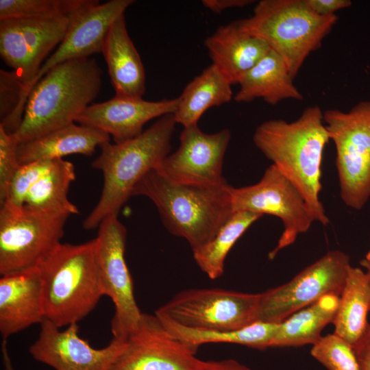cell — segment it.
Segmentation results:
<instances>
[{"label": "cell", "instance_id": "obj_1", "mask_svg": "<svg viewBox=\"0 0 370 370\" xmlns=\"http://www.w3.org/2000/svg\"><path fill=\"white\" fill-rule=\"evenodd\" d=\"M330 140L318 106L306 108L293 122L272 119L254 134L256 147L299 191L315 221L329 223L319 199L323 151Z\"/></svg>", "mask_w": 370, "mask_h": 370}, {"label": "cell", "instance_id": "obj_2", "mask_svg": "<svg viewBox=\"0 0 370 370\" xmlns=\"http://www.w3.org/2000/svg\"><path fill=\"white\" fill-rule=\"evenodd\" d=\"M232 188L226 181L212 186L175 183L153 169L136 184L132 195L148 197L167 230L186 239L194 251L211 241L234 213Z\"/></svg>", "mask_w": 370, "mask_h": 370}, {"label": "cell", "instance_id": "obj_3", "mask_svg": "<svg viewBox=\"0 0 370 370\" xmlns=\"http://www.w3.org/2000/svg\"><path fill=\"white\" fill-rule=\"evenodd\" d=\"M175 124L173 114H166L132 139L99 147L100 154L92 167L102 172L103 186L97 204L83 222L85 230L98 227L110 214L118 215L136 184L169 155Z\"/></svg>", "mask_w": 370, "mask_h": 370}, {"label": "cell", "instance_id": "obj_4", "mask_svg": "<svg viewBox=\"0 0 370 370\" xmlns=\"http://www.w3.org/2000/svg\"><path fill=\"white\" fill-rule=\"evenodd\" d=\"M103 72L94 59L60 64L34 86L21 123L12 135L18 144L75 123L99 95Z\"/></svg>", "mask_w": 370, "mask_h": 370}, {"label": "cell", "instance_id": "obj_5", "mask_svg": "<svg viewBox=\"0 0 370 370\" xmlns=\"http://www.w3.org/2000/svg\"><path fill=\"white\" fill-rule=\"evenodd\" d=\"M38 267L45 319L60 328L77 323L103 296L95 238L82 244L61 243Z\"/></svg>", "mask_w": 370, "mask_h": 370}, {"label": "cell", "instance_id": "obj_6", "mask_svg": "<svg viewBox=\"0 0 370 370\" xmlns=\"http://www.w3.org/2000/svg\"><path fill=\"white\" fill-rule=\"evenodd\" d=\"M337 19L335 14L317 15L304 0H262L250 17L236 23L242 31L265 42L283 59L295 78Z\"/></svg>", "mask_w": 370, "mask_h": 370}, {"label": "cell", "instance_id": "obj_7", "mask_svg": "<svg viewBox=\"0 0 370 370\" xmlns=\"http://www.w3.org/2000/svg\"><path fill=\"white\" fill-rule=\"evenodd\" d=\"M323 121L336 147L341 199L360 210L370 198V101H360L347 112L328 110Z\"/></svg>", "mask_w": 370, "mask_h": 370}, {"label": "cell", "instance_id": "obj_8", "mask_svg": "<svg viewBox=\"0 0 370 370\" xmlns=\"http://www.w3.org/2000/svg\"><path fill=\"white\" fill-rule=\"evenodd\" d=\"M260 297L223 288H190L175 294L154 314L190 330L233 331L258 321Z\"/></svg>", "mask_w": 370, "mask_h": 370}, {"label": "cell", "instance_id": "obj_9", "mask_svg": "<svg viewBox=\"0 0 370 370\" xmlns=\"http://www.w3.org/2000/svg\"><path fill=\"white\" fill-rule=\"evenodd\" d=\"M70 216L1 206V275L38 267L61 243Z\"/></svg>", "mask_w": 370, "mask_h": 370}, {"label": "cell", "instance_id": "obj_10", "mask_svg": "<svg viewBox=\"0 0 370 370\" xmlns=\"http://www.w3.org/2000/svg\"><path fill=\"white\" fill-rule=\"evenodd\" d=\"M350 267L343 251L327 252L287 283L261 293L258 321L280 323L325 295L340 296Z\"/></svg>", "mask_w": 370, "mask_h": 370}, {"label": "cell", "instance_id": "obj_11", "mask_svg": "<svg viewBox=\"0 0 370 370\" xmlns=\"http://www.w3.org/2000/svg\"><path fill=\"white\" fill-rule=\"evenodd\" d=\"M231 195L234 212L267 214L281 219L283 232L277 245L269 254L270 260L281 249L292 245L298 235L306 232L315 221L301 194L273 164L265 170L258 182L232 187Z\"/></svg>", "mask_w": 370, "mask_h": 370}, {"label": "cell", "instance_id": "obj_12", "mask_svg": "<svg viewBox=\"0 0 370 370\" xmlns=\"http://www.w3.org/2000/svg\"><path fill=\"white\" fill-rule=\"evenodd\" d=\"M98 227L95 239L101 286L103 295L114 305L112 338L122 339L136 327L143 314L125 258L127 230L116 214L106 217Z\"/></svg>", "mask_w": 370, "mask_h": 370}, {"label": "cell", "instance_id": "obj_13", "mask_svg": "<svg viewBox=\"0 0 370 370\" xmlns=\"http://www.w3.org/2000/svg\"><path fill=\"white\" fill-rule=\"evenodd\" d=\"M121 340L108 370H195L199 347L172 334L154 314L143 313Z\"/></svg>", "mask_w": 370, "mask_h": 370}, {"label": "cell", "instance_id": "obj_14", "mask_svg": "<svg viewBox=\"0 0 370 370\" xmlns=\"http://www.w3.org/2000/svg\"><path fill=\"white\" fill-rule=\"evenodd\" d=\"M75 14L55 18L0 20L1 58L22 82L27 99L44 60L62 41Z\"/></svg>", "mask_w": 370, "mask_h": 370}, {"label": "cell", "instance_id": "obj_15", "mask_svg": "<svg viewBox=\"0 0 370 370\" xmlns=\"http://www.w3.org/2000/svg\"><path fill=\"white\" fill-rule=\"evenodd\" d=\"M231 138L229 130L214 134L202 132L197 124L184 127L178 149L156 169L169 180L202 186L219 185L223 158Z\"/></svg>", "mask_w": 370, "mask_h": 370}, {"label": "cell", "instance_id": "obj_16", "mask_svg": "<svg viewBox=\"0 0 370 370\" xmlns=\"http://www.w3.org/2000/svg\"><path fill=\"white\" fill-rule=\"evenodd\" d=\"M121 345V340L112 338L105 347L93 348L79 336L77 323L61 330L45 319L29 352L35 360L56 370H108Z\"/></svg>", "mask_w": 370, "mask_h": 370}, {"label": "cell", "instance_id": "obj_17", "mask_svg": "<svg viewBox=\"0 0 370 370\" xmlns=\"http://www.w3.org/2000/svg\"><path fill=\"white\" fill-rule=\"evenodd\" d=\"M134 3V0H111L100 3L95 0L92 4L77 12L73 17L64 39L41 66L34 80L32 89L57 65L102 53L111 25Z\"/></svg>", "mask_w": 370, "mask_h": 370}, {"label": "cell", "instance_id": "obj_18", "mask_svg": "<svg viewBox=\"0 0 370 370\" xmlns=\"http://www.w3.org/2000/svg\"><path fill=\"white\" fill-rule=\"evenodd\" d=\"M177 103V98L151 101L115 95L104 102L90 104L75 123L102 131L119 143L141 134L149 121L174 114Z\"/></svg>", "mask_w": 370, "mask_h": 370}, {"label": "cell", "instance_id": "obj_19", "mask_svg": "<svg viewBox=\"0 0 370 370\" xmlns=\"http://www.w3.org/2000/svg\"><path fill=\"white\" fill-rule=\"evenodd\" d=\"M45 319L38 267L0 278V332L3 340Z\"/></svg>", "mask_w": 370, "mask_h": 370}, {"label": "cell", "instance_id": "obj_20", "mask_svg": "<svg viewBox=\"0 0 370 370\" xmlns=\"http://www.w3.org/2000/svg\"><path fill=\"white\" fill-rule=\"evenodd\" d=\"M212 64L232 84L243 77L271 49L262 40L242 31L236 21L220 26L204 41Z\"/></svg>", "mask_w": 370, "mask_h": 370}, {"label": "cell", "instance_id": "obj_21", "mask_svg": "<svg viewBox=\"0 0 370 370\" xmlns=\"http://www.w3.org/2000/svg\"><path fill=\"white\" fill-rule=\"evenodd\" d=\"M102 53L116 96L142 98L145 91V73L140 56L128 34L124 14L111 25Z\"/></svg>", "mask_w": 370, "mask_h": 370}, {"label": "cell", "instance_id": "obj_22", "mask_svg": "<svg viewBox=\"0 0 370 370\" xmlns=\"http://www.w3.org/2000/svg\"><path fill=\"white\" fill-rule=\"evenodd\" d=\"M107 142H110L108 134L73 123L36 139L18 143L16 155L20 164L62 159L70 154L90 156L97 147Z\"/></svg>", "mask_w": 370, "mask_h": 370}, {"label": "cell", "instance_id": "obj_23", "mask_svg": "<svg viewBox=\"0 0 370 370\" xmlns=\"http://www.w3.org/2000/svg\"><path fill=\"white\" fill-rule=\"evenodd\" d=\"M293 79L283 59L270 50L241 79L234 99L247 103L261 98L271 105L288 99L301 100L303 96Z\"/></svg>", "mask_w": 370, "mask_h": 370}, {"label": "cell", "instance_id": "obj_24", "mask_svg": "<svg viewBox=\"0 0 370 370\" xmlns=\"http://www.w3.org/2000/svg\"><path fill=\"white\" fill-rule=\"evenodd\" d=\"M232 82L215 65L196 76L177 97L173 114L176 123L185 127L197 124L208 109L228 103L232 97Z\"/></svg>", "mask_w": 370, "mask_h": 370}, {"label": "cell", "instance_id": "obj_25", "mask_svg": "<svg viewBox=\"0 0 370 370\" xmlns=\"http://www.w3.org/2000/svg\"><path fill=\"white\" fill-rule=\"evenodd\" d=\"M370 286L369 275L360 267H350L339 296L333 319L334 334L352 347L360 339L369 325Z\"/></svg>", "mask_w": 370, "mask_h": 370}, {"label": "cell", "instance_id": "obj_26", "mask_svg": "<svg viewBox=\"0 0 370 370\" xmlns=\"http://www.w3.org/2000/svg\"><path fill=\"white\" fill-rule=\"evenodd\" d=\"M339 296L325 295L293 313L279 323L271 347H299L314 345L322 336L323 328L332 323Z\"/></svg>", "mask_w": 370, "mask_h": 370}, {"label": "cell", "instance_id": "obj_27", "mask_svg": "<svg viewBox=\"0 0 370 370\" xmlns=\"http://www.w3.org/2000/svg\"><path fill=\"white\" fill-rule=\"evenodd\" d=\"M75 177L71 162L54 160L50 169L29 190L23 207L46 214H78L77 206L68 198L70 185Z\"/></svg>", "mask_w": 370, "mask_h": 370}, {"label": "cell", "instance_id": "obj_28", "mask_svg": "<svg viewBox=\"0 0 370 370\" xmlns=\"http://www.w3.org/2000/svg\"><path fill=\"white\" fill-rule=\"evenodd\" d=\"M262 215L247 212H235L207 244L194 251V260L199 269L212 280L224 272L225 260L229 251L246 232Z\"/></svg>", "mask_w": 370, "mask_h": 370}, {"label": "cell", "instance_id": "obj_29", "mask_svg": "<svg viewBox=\"0 0 370 370\" xmlns=\"http://www.w3.org/2000/svg\"><path fill=\"white\" fill-rule=\"evenodd\" d=\"M158 318L172 334L197 347L206 343H223L241 345L262 350L271 347L272 340L279 325V323L256 321L237 330L204 332L184 328L166 319Z\"/></svg>", "mask_w": 370, "mask_h": 370}, {"label": "cell", "instance_id": "obj_30", "mask_svg": "<svg viewBox=\"0 0 370 370\" xmlns=\"http://www.w3.org/2000/svg\"><path fill=\"white\" fill-rule=\"evenodd\" d=\"M95 0H0V20L70 16Z\"/></svg>", "mask_w": 370, "mask_h": 370}, {"label": "cell", "instance_id": "obj_31", "mask_svg": "<svg viewBox=\"0 0 370 370\" xmlns=\"http://www.w3.org/2000/svg\"><path fill=\"white\" fill-rule=\"evenodd\" d=\"M27 99L24 86L14 71L0 70V125L10 134L19 127Z\"/></svg>", "mask_w": 370, "mask_h": 370}, {"label": "cell", "instance_id": "obj_32", "mask_svg": "<svg viewBox=\"0 0 370 370\" xmlns=\"http://www.w3.org/2000/svg\"><path fill=\"white\" fill-rule=\"evenodd\" d=\"M310 354L328 370H360L353 347L334 333L321 336Z\"/></svg>", "mask_w": 370, "mask_h": 370}, {"label": "cell", "instance_id": "obj_33", "mask_svg": "<svg viewBox=\"0 0 370 370\" xmlns=\"http://www.w3.org/2000/svg\"><path fill=\"white\" fill-rule=\"evenodd\" d=\"M53 160H38L21 164L11 181L6 199L1 206L23 208L29 190L50 169Z\"/></svg>", "mask_w": 370, "mask_h": 370}, {"label": "cell", "instance_id": "obj_34", "mask_svg": "<svg viewBox=\"0 0 370 370\" xmlns=\"http://www.w3.org/2000/svg\"><path fill=\"white\" fill-rule=\"evenodd\" d=\"M18 143L12 134L0 125V203H4L11 181L20 166L16 148Z\"/></svg>", "mask_w": 370, "mask_h": 370}, {"label": "cell", "instance_id": "obj_35", "mask_svg": "<svg viewBox=\"0 0 370 370\" xmlns=\"http://www.w3.org/2000/svg\"><path fill=\"white\" fill-rule=\"evenodd\" d=\"M306 5L315 14L326 16L334 15L337 10L348 8L349 0H304Z\"/></svg>", "mask_w": 370, "mask_h": 370}, {"label": "cell", "instance_id": "obj_36", "mask_svg": "<svg viewBox=\"0 0 370 370\" xmlns=\"http://www.w3.org/2000/svg\"><path fill=\"white\" fill-rule=\"evenodd\" d=\"M195 370H254L235 359L203 360L199 359Z\"/></svg>", "mask_w": 370, "mask_h": 370}, {"label": "cell", "instance_id": "obj_37", "mask_svg": "<svg viewBox=\"0 0 370 370\" xmlns=\"http://www.w3.org/2000/svg\"><path fill=\"white\" fill-rule=\"evenodd\" d=\"M353 347L360 370H370V323Z\"/></svg>", "mask_w": 370, "mask_h": 370}, {"label": "cell", "instance_id": "obj_38", "mask_svg": "<svg viewBox=\"0 0 370 370\" xmlns=\"http://www.w3.org/2000/svg\"><path fill=\"white\" fill-rule=\"evenodd\" d=\"M202 4L210 10L220 13L222 11L234 8L245 7L254 1L251 0H203Z\"/></svg>", "mask_w": 370, "mask_h": 370}, {"label": "cell", "instance_id": "obj_39", "mask_svg": "<svg viewBox=\"0 0 370 370\" xmlns=\"http://www.w3.org/2000/svg\"><path fill=\"white\" fill-rule=\"evenodd\" d=\"M1 353L4 370H14L8 352L7 340H3L1 343Z\"/></svg>", "mask_w": 370, "mask_h": 370}, {"label": "cell", "instance_id": "obj_40", "mask_svg": "<svg viewBox=\"0 0 370 370\" xmlns=\"http://www.w3.org/2000/svg\"><path fill=\"white\" fill-rule=\"evenodd\" d=\"M360 264L365 269V271L369 275V286H370V260H368L367 259H362L360 262Z\"/></svg>", "mask_w": 370, "mask_h": 370}]
</instances>
